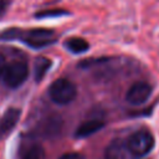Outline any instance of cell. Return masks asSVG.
I'll use <instances>...</instances> for the list:
<instances>
[{
    "label": "cell",
    "instance_id": "1",
    "mask_svg": "<svg viewBox=\"0 0 159 159\" xmlns=\"http://www.w3.org/2000/svg\"><path fill=\"white\" fill-rule=\"evenodd\" d=\"M1 39H20L26 45L34 48L45 47L52 42H55V32L47 29H32L29 31H16V30H7L2 35Z\"/></svg>",
    "mask_w": 159,
    "mask_h": 159
},
{
    "label": "cell",
    "instance_id": "2",
    "mask_svg": "<svg viewBox=\"0 0 159 159\" xmlns=\"http://www.w3.org/2000/svg\"><path fill=\"white\" fill-rule=\"evenodd\" d=\"M128 152L134 157H143L148 154L154 147V137L147 129H140L133 133L125 142Z\"/></svg>",
    "mask_w": 159,
    "mask_h": 159
},
{
    "label": "cell",
    "instance_id": "3",
    "mask_svg": "<svg viewBox=\"0 0 159 159\" xmlns=\"http://www.w3.org/2000/svg\"><path fill=\"white\" fill-rule=\"evenodd\" d=\"M50 98L57 103V104H68L71 103L76 96H77V88L76 86L66 80V78H58L48 88Z\"/></svg>",
    "mask_w": 159,
    "mask_h": 159
},
{
    "label": "cell",
    "instance_id": "4",
    "mask_svg": "<svg viewBox=\"0 0 159 159\" xmlns=\"http://www.w3.org/2000/svg\"><path fill=\"white\" fill-rule=\"evenodd\" d=\"M29 76V67L24 61H14L6 66L2 75L4 83L10 88H16L21 86Z\"/></svg>",
    "mask_w": 159,
    "mask_h": 159
},
{
    "label": "cell",
    "instance_id": "5",
    "mask_svg": "<svg viewBox=\"0 0 159 159\" xmlns=\"http://www.w3.org/2000/svg\"><path fill=\"white\" fill-rule=\"evenodd\" d=\"M152 86L147 82H135L129 87L125 94V99L128 103L133 106H139L143 104L148 101V98L152 94Z\"/></svg>",
    "mask_w": 159,
    "mask_h": 159
},
{
    "label": "cell",
    "instance_id": "6",
    "mask_svg": "<svg viewBox=\"0 0 159 159\" xmlns=\"http://www.w3.org/2000/svg\"><path fill=\"white\" fill-rule=\"evenodd\" d=\"M20 109L19 108H9L5 114L2 116V119H1V123H0V130L2 133H7L10 132L17 123L19 118H20Z\"/></svg>",
    "mask_w": 159,
    "mask_h": 159
},
{
    "label": "cell",
    "instance_id": "7",
    "mask_svg": "<svg viewBox=\"0 0 159 159\" xmlns=\"http://www.w3.org/2000/svg\"><path fill=\"white\" fill-rule=\"evenodd\" d=\"M127 152V144L119 139H116L107 147L104 159H124Z\"/></svg>",
    "mask_w": 159,
    "mask_h": 159
},
{
    "label": "cell",
    "instance_id": "8",
    "mask_svg": "<svg viewBox=\"0 0 159 159\" xmlns=\"http://www.w3.org/2000/svg\"><path fill=\"white\" fill-rule=\"evenodd\" d=\"M104 125V123L102 120H98V119H92V120H87L84 123H82L77 130H76V137L77 138H84V137H88L96 132H98L99 129H102Z\"/></svg>",
    "mask_w": 159,
    "mask_h": 159
},
{
    "label": "cell",
    "instance_id": "9",
    "mask_svg": "<svg viewBox=\"0 0 159 159\" xmlns=\"http://www.w3.org/2000/svg\"><path fill=\"white\" fill-rule=\"evenodd\" d=\"M65 46L68 51L73 52V53H82L86 52L89 47V43L81 37H71L65 42Z\"/></svg>",
    "mask_w": 159,
    "mask_h": 159
},
{
    "label": "cell",
    "instance_id": "10",
    "mask_svg": "<svg viewBox=\"0 0 159 159\" xmlns=\"http://www.w3.org/2000/svg\"><path fill=\"white\" fill-rule=\"evenodd\" d=\"M51 66V60H48L47 57H37L35 61V66H34V77L36 82H40L43 76L46 75L47 70Z\"/></svg>",
    "mask_w": 159,
    "mask_h": 159
},
{
    "label": "cell",
    "instance_id": "11",
    "mask_svg": "<svg viewBox=\"0 0 159 159\" xmlns=\"http://www.w3.org/2000/svg\"><path fill=\"white\" fill-rule=\"evenodd\" d=\"M22 159H45V152L40 145H32L24 154Z\"/></svg>",
    "mask_w": 159,
    "mask_h": 159
},
{
    "label": "cell",
    "instance_id": "12",
    "mask_svg": "<svg viewBox=\"0 0 159 159\" xmlns=\"http://www.w3.org/2000/svg\"><path fill=\"white\" fill-rule=\"evenodd\" d=\"M67 14L68 12L65 10L56 9V10H46L43 12H39V14H36V16L37 17H52V16H61V15H67Z\"/></svg>",
    "mask_w": 159,
    "mask_h": 159
},
{
    "label": "cell",
    "instance_id": "13",
    "mask_svg": "<svg viewBox=\"0 0 159 159\" xmlns=\"http://www.w3.org/2000/svg\"><path fill=\"white\" fill-rule=\"evenodd\" d=\"M58 159H86V157L81 153H66L61 155Z\"/></svg>",
    "mask_w": 159,
    "mask_h": 159
},
{
    "label": "cell",
    "instance_id": "14",
    "mask_svg": "<svg viewBox=\"0 0 159 159\" xmlns=\"http://www.w3.org/2000/svg\"><path fill=\"white\" fill-rule=\"evenodd\" d=\"M5 70H6V61H5L4 55H2V53H0V76H2V75H4Z\"/></svg>",
    "mask_w": 159,
    "mask_h": 159
},
{
    "label": "cell",
    "instance_id": "15",
    "mask_svg": "<svg viewBox=\"0 0 159 159\" xmlns=\"http://www.w3.org/2000/svg\"><path fill=\"white\" fill-rule=\"evenodd\" d=\"M9 4H10V0H0V15H2L6 11Z\"/></svg>",
    "mask_w": 159,
    "mask_h": 159
},
{
    "label": "cell",
    "instance_id": "16",
    "mask_svg": "<svg viewBox=\"0 0 159 159\" xmlns=\"http://www.w3.org/2000/svg\"><path fill=\"white\" fill-rule=\"evenodd\" d=\"M0 132H1V130H0Z\"/></svg>",
    "mask_w": 159,
    "mask_h": 159
}]
</instances>
